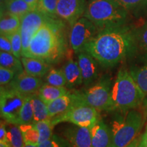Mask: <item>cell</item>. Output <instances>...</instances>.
<instances>
[{
	"mask_svg": "<svg viewBox=\"0 0 147 147\" xmlns=\"http://www.w3.org/2000/svg\"><path fill=\"white\" fill-rule=\"evenodd\" d=\"M135 34L127 27H109L101 30L84 47L100 65L112 67L120 63L135 49Z\"/></svg>",
	"mask_w": 147,
	"mask_h": 147,
	"instance_id": "obj_1",
	"label": "cell"
},
{
	"mask_svg": "<svg viewBox=\"0 0 147 147\" xmlns=\"http://www.w3.org/2000/svg\"><path fill=\"white\" fill-rule=\"evenodd\" d=\"M63 21L50 18L33 36L22 57L38 59L51 65L58 63L67 51Z\"/></svg>",
	"mask_w": 147,
	"mask_h": 147,
	"instance_id": "obj_2",
	"label": "cell"
},
{
	"mask_svg": "<svg viewBox=\"0 0 147 147\" xmlns=\"http://www.w3.org/2000/svg\"><path fill=\"white\" fill-rule=\"evenodd\" d=\"M145 95L127 69L121 67L113 82L106 112L112 113L138 108L144 101Z\"/></svg>",
	"mask_w": 147,
	"mask_h": 147,
	"instance_id": "obj_3",
	"label": "cell"
},
{
	"mask_svg": "<svg viewBox=\"0 0 147 147\" xmlns=\"http://www.w3.org/2000/svg\"><path fill=\"white\" fill-rule=\"evenodd\" d=\"M108 126L112 135V147H127L138 136L144 116L137 108L115 111Z\"/></svg>",
	"mask_w": 147,
	"mask_h": 147,
	"instance_id": "obj_4",
	"label": "cell"
},
{
	"mask_svg": "<svg viewBox=\"0 0 147 147\" xmlns=\"http://www.w3.org/2000/svg\"><path fill=\"white\" fill-rule=\"evenodd\" d=\"M127 11L117 0H91L87 3L83 16L102 30L123 25Z\"/></svg>",
	"mask_w": 147,
	"mask_h": 147,
	"instance_id": "obj_5",
	"label": "cell"
},
{
	"mask_svg": "<svg viewBox=\"0 0 147 147\" xmlns=\"http://www.w3.org/2000/svg\"><path fill=\"white\" fill-rule=\"evenodd\" d=\"M113 84L111 78L105 74L101 76L94 84L85 87V89L75 90L77 104L91 106L99 112L106 111L109 105Z\"/></svg>",
	"mask_w": 147,
	"mask_h": 147,
	"instance_id": "obj_6",
	"label": "cell"
},
{
	"mask_svg": "<svg viewBox=\"0 0 147 147\" xmlns=\"http://www.w3.org/2000/svg\"><path fill=\"white\" fill-rule=\"evenodd\" d=\"M27 96L9 86L0 89V113L5 122L18 125L21 108Z\"/></svg>",
	"mask_w": 147,
	"mask_h": 147,
	"instance_id": "obj_7",
	"label": "cell"
},
{
	"mask_svg": "<svg viewBox=\"0 0 147 147\" xmlns=\"http://www.w3.org/2000/svg\"><path fill=\"white\" fill-rule=\"evenodd\" d=\"M100 119V112L97 109L84 104H78L63 115L51 119V121L54 126L61 123L68 122L77 126L91 128Z\"/></svg>",
	"mask_w": 147,
	"mask_h": 147,
	"instance_id": "obj_8",
	"label": "cell"
},
{
	"mask_svg": "<svg viewBox=\"0 0 147 147\" xmlns=\"http://www.w3.org/2000/svg\"><path fill=\"white\" fill-rule=\"evenodd\" d=\"M93 22L82 16L71 26L69 42L71 49L76 54L84 51V47L100 32Z\"/></svg>",
	"mask_w": 147,
	"mask_h": 147,
	"instance_id": "obj_9",
	"label": "cell"
},
{
	"mask_svg": "<svg viewBox=\"0 0 147 147\" xmlns=\"http://www.w3.org/2000/svg\"><path fill=\"white\" fill-rule=\"evenodd\" d=\"M51 17L37 10H32L21 18V30L23 42L21 55L28 49L33 36Z\"/></svg>",
	"mask_w": 147,
	"mask_h": 147,
	"instance_id": "obj_10",
	"label": "cell"
},
{
	"mask_svg": "<svg viewBox=\"0 0 147 147\" xmlns=\"http://www.w3.org/2000/svg\"><path fill=\"white\" fill-rule=\"evenodd\" d=\"M87 5L86 0H58L57 16L71 26L84 16Z\"/></svg>",
	"mask_w": 147,
	"mask_h": 147,
	"instance_id": "obj_11",
	"label": "cell"
},
{
	"mask_svg": "<svg viewBox=\"0 0 147 147\" xmlns=\"http://www.w3.org/2000/svg\"><path fill=\"white\" fill-rule=\"evenodd\" d=\"M77 55V61L82 73V84L84 87H88L100 78L98 67L100 64L93 56L84 51L78 53Z\"/></svg>",
	"mask_w": 147,
	"mask_h": 147,
	"instance_id": "obj_12",
	"label": "cell"
},
{
	"mask_svg": "<svg viewBox=\"0 0 147 147\" xmlns=\"http://www.w3.org/2000/svg\"><path fill=\"white\" fill-rule=\"evenodd\" d=\"M42 84L43 81L41 78L29 75L24 70L16 74L8 86L25 96H29L38 93Z\"/></svg>",
	"mask_w": 147,
	"mask_h": 147,
	"instance_id": "obj_13",
	"label": "cell"
},
{
	"mask_svg": "<svg viewBox=\"0 0 147 147\" xmlns=\"http://www.w3.org/2000/svg\"><path fill=\"white\" fill-rule=\"evenodd\" d=\"M74 125L67 127L63 132L64 138L71 147H93L91 128Z\"/></svg>",
	"mask_w": 147,
	"mask_h": 147,
	"instance_id": "obj_14",
	"label": "cell"
},
{
	"mask_svg": "<svg viewBox=\"0 0 147 147\" xmlns=\"http://www.w3.org/2000/svg\"><path fill=\"white\" fill-rule=\"evenodd\" d=\"M51 119L58 117L77 105V96L75 90L71 89L67 94L62 95L47 104Z\"/></svg>",
	"mask_w": 147,
	"mask_h": 147,
	"instance_id": "obj_15",
	"label": "cell"
},
{
	"mask_svg": "<svg viewBox=\"0 0 147 147\" xmlns=\"http://www.w3.org/2000/svg\"><path fill=\"white\" fill-rule=\"evenodd\" d=\"M93 147H112L110 129L102 119H100L91 127Z\"/></svg>",
	"mask_w": 147,
	"mask_h": 147,
	"instance_id": "obj_16",
	"label": "cell"
},
{
	"mask_svg": "<svg viewBox=\"0 0 147 147\" xmlns=\"http://www.w3.org/2000/svg\"><path fill=\"white\" fill-rule=\"evenodd\" d=\"M129 72L145 95H147V54L131 65Z\"/></svg>",
	"mask_w": 147,
	"mask_h": 147,
	"instance_id": "obj_17",
	"label": "cell"
},
{
	"mask_svg": "<svg viewBox=\"0 0 147 147\" xmlns=\"http://www.w3.org/2000/svg\"><path fill=\"white\" fill-rule=\"evenodd\" d=\"M21 60L23 63L24 70L33 76L42 78L52 68V65L38 59L21 57Z\"/></svg>",
	"mask_w": 147,
	"mask_h": 147,
	"instance_id": "obj_18",
	"label": "cell"
},
{
	"mask_svg": "<svg viewBox=\"0 0 147 147\" xmlns=\"http://www.w3.org/2000/svg\"><path fill=\"white\" fill-rule=\"evenodd\" d=\"M61 69L65 74L67 81L66 87L67 89H75L82 84V73L78 61L69 59Z\"/></svg>",
	"mask_w": 147,
	"mask_h": 147,
	"instance_id": "obj_19",
	"label": "cell"
},
{
	"mask_svg": "<svg viewBox=\"0 0 147 147\" xmlns=\"http://www.w3.org/2000/svg\"><path fill=\"white\" fill-rule=\"evenodd\" d=\"M68 92L69 90L66 87H55L46 83L42 84L37 93L42 102L48 104Z\"/></svg>",
	"mask_w": 147,
	"mask_h": 147,
	"instance_id": "obj_20",
	"label": "cell"
},
{
	"mask_svg": "<svg viewBox=\"0 0 147 147\" xmlns=\"http://www.w3.org/2000/svg\"><path fill=\"white\" fill-rule=\"evenodd\" d=\"M1 10L21 18L32 10L24 0H2Z\"/></svg>",
	"mask_w": 147,
	"mask_h": 147,
	"instance_id": "obj_21",
	"label": "cell"
},
{
	"mask_svg": "<svg viewBox=\"0 0 147 147\" xmlns=\"http://www.w3.org/2000/svg\"><path fill=\"white\" fill-rule=\"evenodd\" d=\"M21 27V18L7 12H1L0 32L1 34L10 35L18 30Z\"/></svg>",
	"mask_w": 147,
	"mask_h": 147,
	"instance_id": "obj_22",
	"label": "cell"
},
{
	"mask_svg": "<svg viewBox=\"0 0 147 147\" xmlns=\"http://www.w3.org/2000/svg\"><path fill=\"white\" fill-rule=\"evenodd\" d=\"M0 66L14 71L16 74L24 71L21 60L13 54L1 51L0 53Z\"/></svg>",
	"mask_w": 147,
	"mask_h": 147,
	"instance_id": "obj_23",
	"label": "cell"
},
{
	"mask_svg": "<svg viewBox=\"0 0 147 147\" xmlns=\"http://www.w3.org/2000/svg\"><path fill=\"white\" fill-rule=\"evenodd\" d=\"M31 98H32L33 111H34V123L51 119L49 117L47 105L45 102H42L38 95V93L31 95Z\"/></svg>",
	"mask_w": 147,
	"mask_h": 147,
	"instance_id": "obj_24",
	"label": "cell"
},
{
	"mask_svg": "<svg viewBox=\"0 0 147 147\" xmlns=\"http://www.w3.org/2000/svg\"><path fill=\"white\" fill-rule=\"evenodd\" d=\"M7 136L10 147H23L25 142L19 125L6 122Z\"/></svg>",
	"mask_w": 147,
	"mask_h": 147,
	"instance_id": "obj_25",
	"label": "cell"
},
{
	"mask_svg": "<svg viewBox=\"0 0 147 147\" xmlns=\"http://www.w3.org/2000/svg\"><path fill=\"white\" fill-rule=\"evenodd\" d=\"M25 144L36 145L40 144V134L34 123L19 125Z\"/></svg>",
	"mask_w": 147,
	"mask_h": 147,
	"instance_id": "obj_26",
	"label": "cell"
},
{
	"mask_svg": "<svg viewBox=\"0 0 147 147\" xmlns=\"http://www.w3.org/2000/svg\"><path fill=\"white\" fill-rule=\"evenodd\" d=\"M47 84L55 87H66V78L62 69H57L52 67L50 71L45 76Z\"/></svg>",
	"mask_w": 147,
	"mask_h": 147,
	"instance_id": "obj_27",
	"label": "cell"
},
{
	"mask_svg": "<svg viewBox=\"0 0 147 147\" xmlns=\"http://www.w3.org/2000/svg\"><path fill=\"white\" fill-rule=\"evenodd\" d=\"M34 123V111L31 95L27 96L21 108L18 119V125L28 124Z\"/></svg>",
	"mask_w": 147,
	"mask_h": 147,
	"instance_id": "obj_28",
	"label": "cell"
},
{
	"mask_svg": "<svg viewBox=\"0 0 147 147\" xmlns=\"http://www.w3.org/2000/svg\"><path fill=\"white\" fill-rule=\"evenodd\" d=\"M33 123L35 124L36 128L39 131L40 144L53 136V130L54 125L52 123L51 119H45V120L38 121V122Z\"/></svg>",
	"mask_w": 147,
	"mask_h": 147,
	"instance_id": "obj_29",
	"label": "cell"
},
{
	"mask_svg": "<svg viewBox=\"0 0 147 147\" xmlns=\"http://www.w3.org/2000/svg\"><path fill=\"white\" fill-rule=\"evenodd\" d=\"M57 2L58 0H40L35 10L42 12L49 17L59 18L56 14Z\"/></svg>",
	"mask_w": 147,
	"mask_h": 147,
	"instance_id": "obj_30",
	"label": "cell"
},
{
	"mask_svg": "<svg viewBox=\"0 0 147 147\" xmlns=\"http://www.w3.org/2000/svg\"><path fill=\"white\" fill-rule=\"evenodd\" d=\"M10 38L11 45H12V54L16 57L21 58L22 57V49H23V42L22 36L20 29L10 35H7Z\"/></svg>",
	"mask_w": 147,
	"mask_h": 147,
	"instance_id": "obj_31",
	"label": "cell"
},
{
	"mask_svg": "<svg viewBox=\"0 0 147 147\" xmlns=\"http://www.w3.org/2000/svg\"><path fill=\"white\" fill-rule=\"evenodd\" d=\"M38 147H71V146L65 138L53 134L51 138L40 143Z\"/></svg>",
	"mask_w": 147,
	"mask_h": 147,
	"instance_id": "obj_32",
	"label": "cell"
},
{
	"mask_svg": "<svg viewBox=\"0 0 147 147\" xmlns=\"http://www.w3.org/2000/svg\"><path fill=\"white\" fill-rule=\"evenodd\" d=\"M16 74L10 69L0 67V84L1 87L8 85L12 81Z\"/></svg>",
	"mask_w": 147,
	"mask_h": 147,
	"instance_id": "obj_33",
	"label": "cell"
},
{
	"mask_svg": "<svg viewBox=\"0 0 147 147\" xmlns=\"http://www.w3.org/2000/svg\"><path fill=\"white\" fill-rule=\"evenodd\" d=\"M127 10L140 8L147 4V0H117Z\"/></svg>",
	"mask_w": 147,
	"mask_h": 147,
	"instance_id": "obj_34",
	"label": "cell"
},
{
	"mask_svg": "<svg viewBox=\"0 0 147 147\" xmlns=\"http://www.w3.org/2000/svg\"><path fill=\"white\" fill-rule=\"evenodd\" d=\"M137 43L142 49L147 51V25L135 34Z\"/></svg>",
	"mask_w": 147,
	"mask_h": 147,
	"instance_id": "obj_35",
	"label": "cell"
},
{
	"mask_svg": "<svg viewBox=\"0 0 147 147\" xmlns=\"http://www.w3.org/2000/svg\"><path fill=\"white\" fill-rule=\"evenodd\" d=\"M0 49H1V51H3V52L12 54V45H11L10 38L7 35H0Z\"/></svg>",
	"mask_w": 147,
	"mask_h": 147,
	"instance_id": "obj_36",
	"label": "cell"
},
{
	"mask_svg": "<svg viewBox=\"0 0 147 147\" xmlns=\"http://www.w3.org/2000/svg\"><path fill=\"white\" fill-rule=\"evenodd\" d=\"M0 145L10 146L8 144V136H7L6 122L5 121H1L0 125Z\"/></svg>",
	"mask_w": 147,
	"mask_h": 147,
	"instance_id": "obj_37",
	"label": "cell"
},
{
	"mask_svg": "<svg viewBox=\"0 0 147 147\" xmlns=\"http://www.w3.org/2000/svg\"><path fill=\"white\" fill-rule=\"evenodd\" d=\"M31 7L32 10H35L40 0H24Z\"/></svg>",
	"mask_w": 147,
	"mask_h": 147,
	"instance_id": "obj_38",
	"label": "cell"
},
{
	"mask_svg": "<svg viewBox=\"0 0 147 147\" xmlns=\"http://www.w3.org/2000/svg\"><path fill=\"white\" fill-rule=\"evenodd\" d=\"M127 147H142L141 144V138H139L138 137H137Z\"/></svg>",
	"mask_w": 147,
	"mask_h": 147,
	"instance_id": "obj_39",
	"label": "cell"
},
{
	"mask_svg": "<svg viewBox=\"0 0 147 147\" xmlns=\"http://www.w3.org/2000/svg\"><path fill=\"white\" fill-rule=\"evenodd\" d=\"M141 144H142V147H147V126L144 133L141 136Z\"/></svg>",
	"mask_w": 147,
	"mask_h": 147,
	"instance_id": "obj_40",
	"label": "cell"
},
{
	"mask_svg": "<svg viewBox=\"0 0 147 147\" xmlns=\"http://www.w3.org/2000/svg\"><path fill=\"white\" fill-rule=\"evenodd\" d=\"M23 147H38V146L36 145H30V144H25Z\"/></svg>",
	"mask_w": 147,
	"mask_h": 147,
	"instance_id": "obj_41",
	"label": "cell"
}]
</instances>
